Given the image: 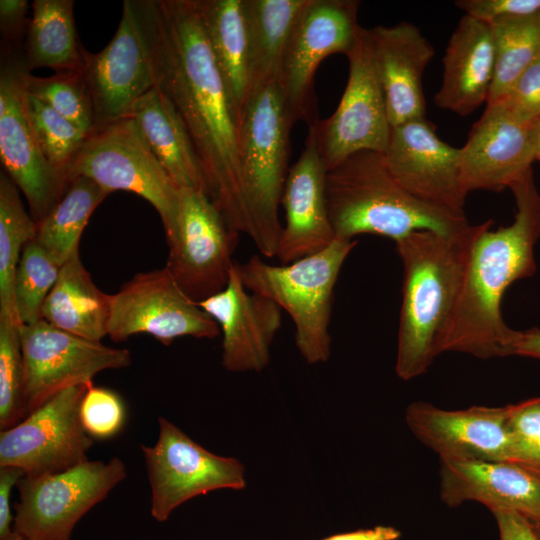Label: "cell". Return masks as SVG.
Instances as JSON below:
<instances>
[{
    "instance_id": "cell-1",
    "label": "cell",
    "mask_w": 540,
    "mask_h": 540,
    "mask_svg": "<svg viewBox=\"0 0 540 540\" xmlns=\"http://www.w3.org/2000/svg\"><path fill=\"white\" fill-rule=\"evenodd\" d=\"M152 72L154 85L191 140L207 195L233 231L248 234L241 118L214 60L196 0H157Z\"/></svg>"
},
{
    "instance_id": "cell-2",
    "label": "cell",
    "mask_w": 540,
    "mask_h": 540,
    "mask_svg": "<svg viewBox=\"0 0 540 540\" xmlns=\"http://www.w3.org/2000/svg\"><path fill=\"white\" fill-rule=\"evenodd\" d=\"M509 189L516 203L512 224L477 237L469 259L463 287L440 353L461 352L480 359L513 355L516 330L501 314V302L515 281L534 275V248L540 237V193L532 168Z\"/></svg>"
},
{
    "instance_id": "cell-3",
    "label": "cell",
    "mask_w": 540,
    "mask_h": 540,
    "mask_svg": "<svg viewBox=\"0 0 540 540\" xmlns=\"http://www.w3.org/2000/svg\"><path fill=\"white\" fill-rule=\"evenodd\" d=\"M487 220L456 234L415 231L396 243L403 265L395 371L402 380L425 373L439 355L463 287L471 251Z\"/></svg>"
},
{
    "instance_id": "cell-4",
    "label": "cell",
    "mask_w": 540,
    "mask_h": 540,
    "mask_svg": "<svg viewBox=\"0 0 540 540\" xmlns=\"http://www.w3.org/2000/svg\"><path fill=\"white\" fill-rule=\"evenodd\" d=\"M326 198L336 239L375 234L395 242L422 230L456 234L469 226L465 213L426 203L404 189L383 153L360 151L326 173Z\"/></svg>"
},
{
    "instance_id": "cell-5",
    "label": "cell",
    "mask_w": 540,
    "mask_h": 540,
    "mask_svg": "<svg viewBox=\"0 0 540 540\" xmlns=\"http://www.w3.org/2000/svg\"><path fill=\"white\" fill-rule=\"evenodd\" d=\"M295 123L277 81L251 92L240 127V168L249 221L247 235L266 258L275 257L282 232L278 209Z\"/></svg>"
},
{
    "instance_id": "cell-6",
    "label": "cell",
    "mask_w": 540,
    "mask_h": 540,
    "mask_svg": "<svg viewBox=\"0 0 540 540\" xmlns=\"http://www.w3.org/2000/svg\"><path fill=\"white\" fill-rule=\"evenodd\" d=\"M357 240L335 239L324 250L290 264L273 265L258 255L239 264L244 286L275 302L295 326V343L308 364L326 362L334 288Z\"/></svg>"
},
{
    "instance_id": "cell-7",
    "label": "cell",
    "mask_w": 540,
    "mask_h": 540,
    "mask_svg": "<svg viewBox=\"0 0 540 540\" xmlns=\"http://www.w3.org/2000/svg\"><path fill=\"white\" fill-rule=\"evenodd\" d=\"M77 176L108 192H133L158 212L166 238L176 226L181 189L144 141L134 121L123 118L95 128L70 164L68 182Z\"/></svg>"
},
{
    "instance_id": "cell-8",
    "label": "cell",
    "mask_w": 540,
    "mask_h": 540,
    "mask_svg": "<svg viewBox=\"0 0 540 540\" xmlns=\"http://www.w3.org/2000/svg\"><path fill=\"white\" fill-rule=\"evenodd\" d=\"M157 0H125L119 26L106 47L85 49L83 74L93 102L96 128L129 117L154 85L152 48Z\"/></svg>"
},
{
    "instance_id": "cell-9",
    "label": "cell",
    "mask_w": 540,
    "mask_h": 540,
    "mask_svg": "<svg viewBox=\"0 0 540 540\" xmlns=\"http://www.w3.org/2000/svg\"><path fill=\"white\" fill-rule=\"evenodd\" d=\"M124 462L85 461L18 482L12 531L24 540H70L77 522L126 478Z\"/></svg>"
},
{
    "instance_id": "cell-10",
    "label": "cell",
    "mask_w": 540,
    "mask_h": 540,
    "mask_svg": "<svg viewBox=\"0 0 540 540\" xmlns=\"http://www.w3.org/2000/svg\"><path fill=\"white\" fill-rule=\"evenodd\" d=\"M357 0H309L288 41L278 84L295 122L308 127L318 121L314 76L332 54L347 55L361 26Z\"/></svg>"
},
{
    "instance_id": "cell-11",
    "label": "cell",
    "mask_w": 540,
    "mask_h": 540,
    "mask_svg": "<svg viewBox=\"0 0 540 540\" xmlns=\"http://www.w3.org/2000/svg\"><path fill=\"white\" fill-rule=\"evenodd\" d=\"M152 446L141 445L151 487V515L159 522L186 501L219 489L246 487L244 465L214 454L164 417Z\"/></svg>"
},
{
    "instance_id": "cell-12",
    "label": "cell",
    "mask_w": 540,
    "mask_h": 540,
    "mask_svg": "<svg viewBox=\"0 0 540 540\" xmlns=\"http://www.w3.org/2000/svg\"><path fill=\"white\" fill-rule=\"evenodd\" d=\"M19 332L25 417L62 390L93 383L97 373L131 364V353L127 349L76 336L43 319L20 325Z\"/></svg>"
},
{
    "instance_id": "cell-13",
    "label": "cell",
    "mask_w": 540,
    "mask_h": 540,
    "mask_svg": "<svg viewBox=\"0 0 540 540\" xmlns=\"http://www.w3.org/2000/svg\"><path fill=\"white\" fill-rule=\"evenodd\" d=\"M239 235L204 191L182 188L176 226L166 238L165 266L185 294L199 303L226 287Z\"/></svg>"
},
{
    "instance_id": "cell-14",
    "label": "cell",
    "mask_w": 540,
    "mask_h": 540,
    "mask_svg": "<svg viewBox=\"0 0 540 540\" xmlns=\"http://www.w3.org/2000/svg\"><path fill=\"white\" fill-rule=\"evenodd\" d=\"M216 321L177 284L166 266L134 275L110 295L107 335L115 342L149 334L164 345L219 335Z\"/></svg>"
},
{
    "instance_id": "cell-15",
    "label": "cell",
    "mask_w": 540,
    "mask_h": 540,
    "mask_svg": "<svg viewBox=\"0 0 540 540\" xmlns=\"http://www.w3.org/2000/svg\"><path fill=\"white\" fill-rule=\"evenodd\" d=\"M24 47H2L0 69V158L40 222L61 200L68 182L43 156L24 105Z\"/></svg>"
},
{
    "instance_id": "cell-16",
    "label": "cell",
    "mask_w": 540,
    "mask_h": 540,
    "mask_svg": "<svg viewBox=\"0 0 540 540\" xmlns=\"http://www.w3.org/2000/svg\"><path fill=\"white\" fill-rule=\"evenodd\" d=\"M346 56L348 80L336 110L309 126L327 171L360 151L384 153L392 129L367 28L361 26L356 44Z\"/></svg>"
},
{
    "instance_id": "cell-17",
    "label": "cell",
    "mask_w": 540,
    "mask_h": 540,
    "mask_svg": "<svg viewBox=\"0 0 540 540\" xmlns=\"http://www.w3.org/2000/svg\"><path fill=\"white\" fill-rule=\"evenodd\" d=\"M89 384L66 388L0 432V467H16L27 476L61 472L88 460L93 445L85 431L81 402Z\"/></svg>"
},
{
    "instance_id": "cell-18",
    "label": "cell",
    "mask_w": 540,
    "mask_h": 540,
    "mask_svg": "<svg viewBox=\"0 0 540 540\" xmlns=\"http://www.w3.org/2000/svg\"><path fill=\"white\" fill-rule=\"evenodd\" d=\"M399 184L416 198L457 213H465L460 150L444 142L426 118L392 127L383 153Z\"/></svg>"
},
{
    "instance_id": "cell-19",
    "label": "cell",
    "mask_w": 540,
    "mask_h": 540,
    "mask_svg": "<svg viewBox=\"0 0 540 540\" xmlns=\"http://www.w3.org/2000/svg\"><path fill=\"white\" fill-rule=\"evenodd\" d=\"M198 304L219 326L226 370L260 372L268 365L282 309L244 286L239 263L232 267L226 287Z\"/></svg>"
},
{
    "instance_id": "cell-20",
    "label": "cell",
    "mask_w": 540,
    "mask_h": 540,
    "mask_svg": "<svg viewBox=\"0 0 540 540\" xmlns=\"http://www.w3.org/2000/svg\"><path fill=\"white\" fill-rule=\"evenodd\" d=\"M508 417L509 405L444 410L417 401L405 412L413 435L440 459L450 460L508 461Z\"/></svg>"
},
{
    "instance_id": "cell-21",
    "label": "cell",
    "mask_w": 540,
    "mask_h": 540,
    "mask_svg": "<svg viewBox=\"0 0 540 540\" xmlns=\"http://www.w3.org/2000/svg\"><path fill=\"white\" fill-rule=\"evenodd\" d=\"M459 150L466 195L509 188L535 161L530 125L518 122L499 103L486 105Z\"/></svg>"
},
{
    "instance_id": "cell-22",
    "label": "cell",
    "mask_w": 540,
    "mask_h": 540,
    "mask_svg": "<svg viewBox=\"0 0 540 540\" xmlns=\"http://www.w3.org/2000/svg\"><path fill=\"white\" fill-rule=\"evenodd\" d=\"M327 169L308 128L305 146L289 168L281 204L285 225L276 250L281 264H290L327 248L336 238L326 198Z\"/></svg>"
},
{
    "instance_id": "cell-23",
    "label": "cell",
    "mask_w": 540,
    "mask_h": 540,
    "mask_svg": "<svg viewBox=\"0 0 540 540\" xmlns=\"http://www.w3.org/2000/svg\"><path fill=\"white\" fill-rule=\"evenodd\" d=\"M367 30L391 127L425 118L423 74L435 55L433 45L406 21Z\"/></svg>"
},
{
    "instance_id": "cell-24",
    "label": "cell",
    "mask_w": 540,
    "mask_h": 540,
    "mask_svg": "<svg viewBox=\"0 0 540 540\" xmlns=\"http://www.w3.org/2000/svg\"><path fill=\"white\" fill-rule=\"evenodd\" d=\"M440 497L449 507L466 501L493 512L540 519V477L509 461L440 459Z\"/></svg>"
},
{
    "instance_id": "cell-25",
    "label": "cell",
    "mask_w": 540,
    "mask_h": 540,
    "mask_svg": "<svg viewBox=\"0 0 540 540\" xmlns=\"http://www.w3.org/2000/svg\"><path fill=\"white\" fill-rule=\"evenodd\" d=\"M442 62V83L434 97L437 107L464 117L487 102L495 67L487 23L464 15L449 38Z\"/></svg>"
},
{
    "instance_id": "cell-26",
    "label": "cell",
    "mask_w": 540,
    "mask_h": 540,
    "mask_svg": "<svg viewBox=\"0 0 540 540\" xmlns=\"http://www.w3.org/2000/svg\"><path fill=\"white\" fill-rule=\"evenodd\" d=\"M129 117L155 158L180 189H196L206 193L201 165L186 129L156 86L135 103Z\"/></svg>"
},
{
    "instance_id": "cell-27",
    "label": "cell",
    "mask_w": 540,
    "mask_h": 540,
    "mask_svg": "<svg viewBox=\"0 0 540 540\" xmlns=\"http://www.w3.org/2000/svg\"><path fill=\"white\" fill-rule=\"evenodd\" d=\"M110 294L93 282L75 250L62 265L42 306V319L76 336L101 342L107 335Z\"/></svg>"
},
{
    "instance_id": "cell-28",
    "label": "cell",
    "mask_w": 540,
    "mask_h": 540,
    "mask_svg": "<svg viewBox=\"0 0 540 540\" xmlns=\"http://www.w3.org/2000/svg\"><path fill=\"white\" fill-rule=\"evenodd\" d=\"M196 4L214 60L242 121L252 90L244 0H196Z\"/></svg>"
},
{
    "instance_id": "cell-29",
    "label": "cell",
    "mask_w": 540,
    "mask_h": 540,
    "mask_svg": "<svg viewBox=\"0 0 540 540\" xmlns=\"http://www.w3.org/2000/svg\"><path fill=\"white\" fill-rule=\"evenodd\" d=\"M309 0H244L251 92L277 81L292 31Z\"/></svg>"
},
{
    "instance_id": "cell-30",
    "label": "cell",
    "mask_w": 540,
    "mask_h": 540,
    "mask_svg": "<svg viewBox=\"0 0 540 540\" xmlns=\"http://www.w3.org/2000/svg\"><path fill=\"white\" fill-rule=\"evenodd\" d=\"M73 0H34L24 44L27 69L83 71L85 48L73 16Z\"/></svg>"
},
{
    "instance_id": "cell-31",
    "label": "cell",
    "mask_w": 540,
    "mask_h": 540,
    "mask_svg": "<svg viewBox=\"0 0 540 540\" xmlns=\"http://www.w3.org/2000/svg\"><path fill=\"white\" fill-rule=\"evenodd\" d=\"M109 194L89 178H73L61 200L36 223L34 240L64 264L79 249V240L89 217Z\"/></svg>"
},
{
    "instance_id": "cell-32",
    "label": "cell",
    "mask_w": 540,
    "mask_h": 540,
    "mask_svg": "<svg viewBox=\"0 0 540 540\" xmlns=\"http://www.w3.org/2000/svg\"><path fill=\"white\" fill-rule=\"evenodd\" d=\"M36 236V223L22 203L19 189L7 173L0 174V315L19 322L14 281L25 245ZM20 323V322H19Z\"/></svg>"
},
{
    "instance_id": "cell-33",
    "label": "cell",
    "mask_w": 540,
    "mask_h": 540,
    "mask_svg": "<svg viewBox=\"0 0 540 540\" xmlns=\"http://www.w3.org/2000/svg\"><path fill=\"white\" fill-rule=\"evenodd\" d=\"M489 26L495 67L486 105L498 102L540 56V15L501 20Z\"/></svg>"
},
{
    "instance_id": "cell-34",
    "label": "cell",
    "mask_w": 540,
    "mask_h": 540,
    "mask_svg": "<svg viewBox=\"0 0 540 540\" xmlns=\"http://www.w3.org/2000/svg\"><path fill=\"white\" fill-rule=\"evenodd\" d=\"M25 90L61 114L85 134L96 128L92 98L83 71H58L50 77L23 73Z\"/></svg>"
},
{
    "instance_id": "cell-35",
    "label": "cell",
    "mask_w": 540,
    "mask_h": 540,
    "mask_svg": "<svg viewBox=\"0 0 540 540\" xmlns=\"http://www.w3.org/2000/svg\"><path fill=\"white\" fill-rule=\"evenodd\" d=\"M24 105L43 156L68 182L66 177L68 168L89 135L53 108L29 94L25 88Z\"/></svg>"
},
{
    "instance_id": "cell-36",
    "label": "cell",
    "mask_w": 540,
    "mask_h": 540,
    "mask_svg": "<svg viewBox=\"0 0 540 540\" xmlns=\"http://www.w3.org/2000/svg\"><path fill=\"white\" fill-rule=\"evenodd\" d=\"M62 265L34 239L25 245L14 281L15 306L21 325L42 319V306Z\"/></svg>"
},
{
    "instance_id": "cell-37",
    "label": "cell",
    "mask_w": 540,
    "mask_h": 540,
    "mask_svg": "<svg viewBox=\"0 0 540 540\" xmlns=\"http://www.w3.org/2000/svg\"><path fill=\"white\" fill-rule=\"evenodd\" d=\"M20 323L0 315V428L6 430L24 419L22 407L23 357Z\"/></svg>"
},
{
    "instance_id": "cell-38",
    "label": "cell",
    "mask_w": 540,
    "mask_h": 540,
    "mask_svg": "<svg viewBox=\"0 0 540 540\" xmlns=\"http://www.w3.org/2000/svg\"><path fill=\"white\" fill-rule=\"evenodd\" d=\"M509 462L540 477V397L509 405Z\"/></svg>"
},
{
    "instance_id": "cell-39",
    "label": "cell",
    "mask_w": 540,
    "mask_h": 540,
    "mask_svg": "<svg viewBox=\"0 0 540 540\" xmlns=\"http://www.w3.org/2000/svg\"><path fill=\"white\" fill-rule=\"evenodd\" d=\"M80 416L83 427L90 436L106 439L122 429L125 407L117 393L92 384L82 399Z\"/></svg>"
},
{
    "instance_id": "cell-40",
    "label": "cell",
    "mask_w": 540,
    "mask_h": 540,
    "mask_svg": "<svg viewBox=\"0 0 540 540\" xmlns=\"http://www.w3.org/2000/svg\"><path fill=\"white\" fill-rule=\"evenodd\" d=\"M496 103L522 124L531 125L540 119V56Z\"/></svg>"
},
{
    "instance_id": "cell-41",
    "label": "cell",
    "mask_w": 540,
    "mask_h": 540,
    "mask_svg": "<svg viewBox=\"0 0 540 540\" xmlns=\"http://www.w3.org/2000/svg\"><path fill=\"white\" fill-rule=\"evenodd\" d=\"M464 15L492 24L497 21L540 15V0H458Z\"/></svg>"
},
{
    "instance_id": "cell-42",
    "label": "cell",
    "mask_w": 540,
    "mask_h": 540,
    "mask_svg": "<svg viewBox=\"0 0 540 540\" xmlns=\"http://www.w3.org/2000/svg\"><path fill=\"white\" fill-rule=\"evenodd\" d=\"M29 4L26 0L0 1V31L2 46L24 47L30 20L27 18Z\"/></svg>"
},
{
    "instance_id": "cell-43",
    "label": "cell",
    "mask_w": 540,
    "mask_h": 540,
    "mask_svg": "<svg viewBox=\"0 0 540 540\" xmlns=\"http://www.w3.org/2000/svg\"><path fill=\"white\" fill-rule=\"evenodd\" d=\"M24 475V471L19 468L0 467V540L13 532L11 529L14 520L10 507L11 493Z\"/></svg>"
},
{
    "instance_id": "cell-44",
    "label": "cell",
    "mask_w": 540,
    "mask_h": 540,
    "mask_svg": "<svg viewBox=\"0 0 540 540\" xmlns=\"http://www.w3.org/2000/svg\"><path fill=\"white\" fill-rule=\"evenodd\" d=\"M500 540H540L529 519L516 512H493Z\"/></svg>"
},
{
    "instance_id": "cell-45",
    "label": "cell",
    "mask_w": 540,
    "mask_h": 540,
    "mask_svg": "<svg viewBox=\"0 0 540 540\" xmlns=\"http://www.w3.org/2000/svg\"><path fill=\"white\" fill-rule=\"evenodd\" d=\"M400 537L401 532L397 528L379 525L333 534L320 540H398Z\"/></svg>"
},
{
    "instance_id": "cell-46",
    "label": "cell",
    "mask_w": 540,
    "mask_h": 540,
    "mask_svg": "<svg viewBox=\"0 0 540 540\" xmlns=\"http://www.w3.org/2000/svg\"><path fill=\"white\" fill-rule=\"evenodd\" d=\"M513 355L540 359V329L534 327L526 331H516Z\"/></svg>"
},
{
    "instance_id": "cell-47",
    "label": "cell",
    "mask_w": 540,
    "mask_h": 540,
    "mask_svg": "<svg viewBox=\"0 0 540 540\" xmlns=\"http://www.w3.org/2000/svg\"><path fill=\"white\" fill-rule=\"evenodd\" d=\"M530 133L535 161L540 162V119L530 125Z\"/></svg>"
},
{
    "instance_id": "cell-48",
    "label": "cell",
    "mask_w": 540,
    "mask_h": 540,
    "mask_svg": "<svg viewBox=\"0 0 540 540\" xmlns=\"http://www.w3.org/2000/svg\"><path fill=\"white\" fill-rule=\"evenodd\" d=\"M530 522H531V524H532V526H533V529H534L536 535H537L538 538L540 539V519L534 520V521H531V520H530Z\"/></svg>"
},
{
    "instance_id": "cell-49",
    "label": "cell",
    "mask_w": 540,
    "mask_h": 540,
    "mask_svg": "<svg viewBox=\"0 0 540 540\" xmlns=\"http://www.w3.org/2000/svg\"><path fill=\"white\" fill-rule=\"evenodd\" d=\"M1 540H24V539L21 538L19 535L15 534L14 532H12L10 535H8L7 537Z\"/></svg>"
}]
</instances>
